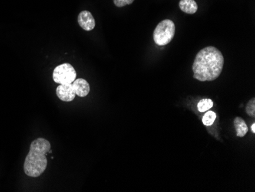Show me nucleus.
Listing matches in <instances>:
<instances>
[{
	"label": "nucleus",
	"mask_w": 255,
	"mask_h": 192,
	"mask_svg": "<svg viewBox=\"0 0 255 192\" xmlns=\"http://www.w3.org/2000/svg\"><path fill=\"white\" fill-rule=\"evenodd\" d=\"M216 119V114L213 111H208L203 117V123L205 126H211Z\"/></svg>",
	"instance_id": "obj_11"
},
{
	"label": "nucleus",
	"mask_w": 255,
	"mask_h": 192,
	"mask_svg": "<svg viewBox=\"0 0 255 192\" xmlns=\"http://www.w3.org/2000/svg\"><path fill=\"white\" fill-rule=\"evenodd\" d=\"M224 58L221 51L206 47L196 54L193 64V77L200 81H213L221 74Z\"/></svg>",
	"instance_id": "obj_1"
},
{
	"label": "nucleus",
	"mask_w": 255,
	"mask_h": 192,
	"mask_svg": "<svg viewBox=\"0 0 255 192\" xmlns=\"http://www.w3.org/2000/svg\"><path fill=\"white\" fill-rule=\"evenodd\" d=\"M56 94L58 98L64 102H71L75 99L76 94L72 84H60L57 87Z\"/></svg>",
	"instance_id": "obj_5"
},
{
	"label": "nucleus",
	"mask_w": 255,
	"mask_h": 192,
	"mask_svg": "<svg viewBox=\"0 0 255 192\" xmlns=\"http://www.w3.org/2000/svg\"><path fill=\"white\" fill-rule=\"evenodd\" d=\"M175 24L170 19H164L157 25L154 31V41L159 46H165L171 42L175 35Z\"/></svg>",
	"instance_id": "obj_3"
},
{
	"label": "nucleus",
	"mask_w": 255,
	"mask_h": 192,
	"mask_svg": "<svg viewBox=\"0 0 255 192\" xmlns=\"http://www.w3.org/2000/svg\"><path fill=\"white\" fill-rule=\"evenodd\" d=\"M51 150V143L44 138L34 140L30 146L29 153L25 158L24 171L27 176L36 178L41 176L48 166L46 154Z\"/></svg>",
	"instance_id": "obj_2"
},
{
	"label": "nucleus",
	"mask_w": 255,
	"mask_h": 192,
	"mask_svg": "<svg viewBox=\"0 0 255 192\" xmlns=\"http://www.w3.org/2000/svg\"><path fill=\"white\" fill-rule=\"evenodd\" d=\"M213 107V100H210V99H203V100H200L198 105H197V108H198L199 111L201 112V113L208 111V110L211 109Z\"/></svg>",
	"instance_id": "obj_10"
},
{
	"label": "nucleus",
	"mask_w": 255,
	"mask_h": 192,
	"mask_svg": "<svg viewBox=\"0 0 255 192\" xmlns=\"http://www.w3.org/2000/svg\"><path fill=\"white\" fill-rule=\"evenodd\" d=\"M233 123H234L235 128H236L237 137H243L247 134L249 129H248L246 122L243 119L239 117H236Z\"/></svg>",
	"instance_id": "obj_9"
},
{
	"label": "nucleus",
	"mask_w": 255,
	"mask_h": 192,
	"mask_svg": "<svg viewBox=\"0 0 255 192\" xmlns=\"http://www.w3.org/2000/svg\"><path fill=\"white\" fill-rule=\"evenodd\" d=\"M76 95L80 97H84L90 93V87L89 83L83 78L76 79L72 83Z\"/></svg>",
	"instance_id": "obj_7"
},
{
	"label": "nucleus",
	"mask_w": 255,
	"mask_h": 192,
	"mask_svg": "<svg viewBox=\"0 0 255 192\" xmlns=\"http://www.w3.org/2000/svg\"><path fill=\"white\" fill-rule=\"evenodd\" d=\"M251 130H252V133H255V123L252 124V127H251Z\"/></svg>",
	"instance_id": "obj_14"
},
{
	"label": "nucleus",
	"mask_w": 255,
	"mask_h": 192,
	"mask_svg": "<svg viewBox=\"0 0 255 192\" xmlns=\"http://www.w3.org/2000/svg\"><path fill=\"white\" fill-rule=\"evenodd\" d=\"M179 7L182 12L189 15H193L198 10V5L195 0H180Z\"/></svg>",
	"instance_id": "obj_8"
},
{
	"label": "nucleus",
	"mask_w": 255,
	"mask_h": 192,
	"mask_svg": "<svg viewBox=\"0 0 255 192\" xmlns=\"http://www.w3.org/2000/svg\"><path fill=\"white\" fill-rule=\"evenodd\" d=\"M77 78V73L71 64L64 63L54 68L53 80L59 84H72Z\"/></svg>",
	"instance_id": "obj_4"
},
{
	"label": "nucleus",
	"mask_w": 255,
	"mask_h": 192,
	"mask_svg": "<svg viewBox=\"0 0 255 192\" xmlns=\"http://www.w3.org/2000/svg\"><path fill=\"white\" fill-rule=\"evenodd\" d=\"M77 21L79 25L86 31H92L96 26L95 19L88 11L80 12L77 18Z\"/></svg>",
	"instance_id": "obj_6"
},
{
	"label": "nucleus",
	"mask_w": 255,
	"mask_h": 192,
	"mask_svg": "<svg viewBox=\"0 0 255 192\" xmlns=\"http://www.w3.org/2000/svg\"><path fill=\"white\" fill-rule=\"evenodd\" d=\"M246 113L251 117H255V98L249 100L246 107Z\"/></svg>",
	"instance_id": "obj_12"
},
{
	"label": "nucleus",
	"mask_w": 255,
	"mask_h": 192,
	"mask_svg": "<svg viewBox=\"0 0 255 192\" xmlns=\"http://www.w3.org/2000/svg\"><path fill=\"white\" fill-rule=\"evenodd\" d=\"M135 0H113V3L118 8H123L126 5H131Z\"/></svg>",
	"instance_id": "obj_13"
}]
</instances>
